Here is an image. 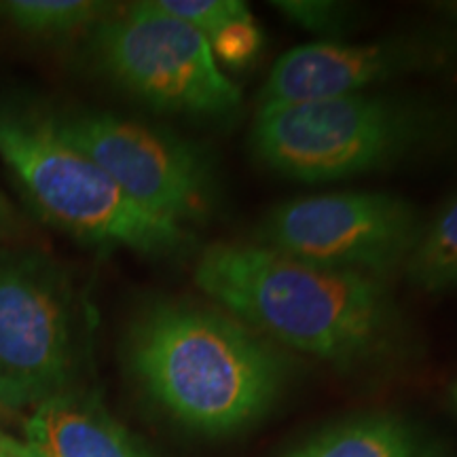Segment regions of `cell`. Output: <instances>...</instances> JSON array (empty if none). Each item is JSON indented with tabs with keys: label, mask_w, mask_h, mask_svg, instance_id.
<instances>
[{
	"label": "cell",
	"mask_w": 457,
	"mask_h": 457,
	"mask_svg": "<svg viewBox=\"0 0 457 457\" xmlns=\"http://www.w3.org/2000/svg\"><path fill=\"white\" fill-rule=\"evenodd\" d=\"M195 284L267 339L337 364L373 358L398 333L386 279L328 270L254 242L208 245Z\"/></svg>",
	"instance_id": "1"
},
{
	"label": "cell",
	"mask_w": 457,
	"mask_h": 457,
	"mask_svg": "<svg viewBox=\"0 0 457 457\" xmlns=\"http://www.w3.org/2000/svg\"><path fill=\"white\" fill-rule=\"evenodd\" d=\"M128 360L148 396L191 430L222 436L250 426L284 384V358L225 312L159 301L128 335Z\"/></svg>",
	"instance_id": "2"
},
{
	"label": "cell",
	"mask_w": 457,
	"mask_h": 457,
	"mask_svg": "<svg viewBox=\"0 0 457 457\" xmlns=\"http://www.w3.org/2000/svg\"><path fill=\"white\" fill-rule=\"evenodd\" d=\"M445 131L447 121L430 106L362 91L259 108L250 151L273 174L330 182L394 165Z\"/></svg>",
	"instance_id": "3"
},
{
	"label": "cell",
	"mask_w": 457,
	"mask_h": 457,
	"mask_svg": "<svg viewBox=\"0 0 457 457\" xmlns=\"http://www.w3.org/2000/svg\"><path fill=\"white\" fill-rule=\"evenodd\" d=\"M0 159L51 225L85 244L145 256H179L193 245L187 227L146 212L104 170L57 134L38 108H0Z\"/></svg>",
	"instance_id": "4"
},
{
	"label": "cell",
	"mask_w": 457,
	"mask_h": 457,
	"mask_svg": "<svg viewBox=\"0 0 457 457\" xmlns=\"http://www.w3.org/2000/svg\"><path fill=\"white\" fill-rule=\"evenodd\" d=\"M100 71L145 104L191 117H227L242 91L212 54L208 37L155 0L112 11L91 34Z\"/></svg>",
	"instance_id": "5"
},
{
	"label": "cell",
	"mask_w": 457,
	"mask_h": 457,
	"mask_svg": "<svg viewBox=\"0 0 457 457\" xmlns=\"http://www.w3.org/2000/svg\"><path fill=\"white\" fill-rule=\"evenodd\" d=\"M421 227L413 205L392 193H324L271 208L254 228V244L387 282L404 270Z\"/></svg>",
	"instance_id": "6"
},
{
	"label": "cell",
	"mask_w": 457,
	"mask_h": 457,
	"mask_svg": "<svg viewBox=\"0 0 457 457\" xmlns=\"http://www.w3.org/2000/svg\"><path fill=\"white\" fill-rule=\"evenodd\" d=\"M49 114L57 134L146 212L187 227L212 208V163L191 142L111 112Z\"/></svg>",
	"instance_id": "7"
},
{
	"label": "cell",
	"mask_w": 457,
	"mask_h": 457,
	"mask_svg": "<svg viewBox=\"0 0 457 457\" xmlns=\"http://www.w3.org/2000/svg\"><path fill=\"white\" fill-rule=\"evenodd\" d=\"M72 369L66 284L49 262H0V404L24 409L64 392Z\"/></svg>",
	"instance_id": "8"
},
{
	"label": "cell",
	"mask_w": 457,
	"mask_h": 457,
	"mask_svg": "<svg viewBox=\"0 0 457 457\" xmlns=\"http://www.w3.org/2000/svg\"><path fill=\"white\" fill-rule=\"evenodd\" d=\"M438 62L428 43L390 38L379 43H310L276 62L259 91V108L339 98L369 91L404 72Z\"/></svg>",
	"instance_id": "9"
},
{
	"label": "cell",
	"mask_w": 457,
	"mask_h": 457,
	"mask_svg": "<svg viewBox=\"0 0 457 457\" xmlns=\"http://www.w3.org/2000/svg\"><path fill=\"white\" fill-rule=\"evenodd\" d=\"M26 445L38 457H151L98 400L66 390L38 404Z\"/></svg>",
	"instance_id": "10"
},
{
	"label": "cell",
	"mask_w": 457,
	"mask_h": 457,
	"mask_svg": "<svg viewBox=\"0 0 457 457\" xmlns=\"http://www.w3.org/2000/svg\"><path fill=\"white\" fill-rule=\"evenodd\" d=\"M288 457H417V451L400 421L370 415L328 428Z\"/></svg>",
	"instance_id": "11"
},
{
	"label": "cell",
	"mask_w": 457,
	"mask_h": 457,
	"mask_svg": "<svg viewBox=\"0 0 457 457\" xmlns=\"http://www.w3.org/2000/svg\"><path fill=\"white\" fill-rule=\"evenodd\" d=\"M403 271L424 293L457 288V193L424 222Z\"/></svg>",
	"instance_id": "12"
},
{
	"label": "cell",
	"mask_w": 457,
	"mask_h": 457,
	"mask_svg": "<svg viewBox=\"0 0 457 457\" xmlns=\"http://www.w3.org/2000/svg\"><path fill=\"white\" fill-rule=\"evenodd\" d=\"M112 4L94 0H7L0 3V15L17 30L30 37L60 38L96 28L112 13Z\"/></svg>",
	"instance_id": "13"
},
{
	"label": "cell",
	"mask_w": 457,
	"mask_h": 457,
	"mask_svg": "<svg viewBox=\"0 0 457 457\" xmlns=\"http://www.w3.org/2000/svg\"><path fill=\"white\" fill-rule=\"evenodd\" d=\"M273 7L293 24L322 37H341L352 32L360 13L358 7L333 0H278Z\"/></svg>",
	"instance_id": "14"
},
{
	"label": "cell",
	"mask_w": 457,
	"mask_h": 457,
	"mask_svg": "<svg viewBox=\"0 0 457 457\" xmlns=\"http://www.w3.org/2000/svg\"><path fill=\"white\" fill-rule=\"evenodd\" d=\"M165 13L193 26L205 37H212L222 26L250 15L242 0H155Z\"/></svg>",
	"instance_id": "15"
},
{
	"label": "cell",
	"mask_w": 457,
	"mask_h": 457,
	"mask_svg": "<svg viewBox=\"0 0 457 457\" xmlns=\"http://www.w3.org/2000/svg\"><path fill=\"white\" fill-rule=\"evenodd\" d=\"M212 45V54L216 62L228 68H245L259 57L262 49V32L256 26L253 15H245L242 20L231 21L222 26L208 38Z\"/></svg>",
	"instance_id": "16"
},
{
	"label": "cell",
	"mask_w": 457,
	"mask_h": 457,
	"mask_svg": "<svg viewBox=\"0 0 457 457\" xmlns=\"http://www.w3.org/2000/svg\"><path fill=\"white\" fill-rule=\"evenodd\" d=\"M0 457H38L26 443L15 441L0 432Z\"/></svg>",
	"instance_id": "17"
},
{
	"label": "cell",
	"mask_w": 457,
	"mask_h": 457,
	"mask_svg": "<svg viewBox=\"0 0 457 457\" xmlns=\"http://www.w3.org/2000/svg\"><path fill=\"white\" fill-rule=\"evenodd\" d=\"M15 228V214L11 204L0 195V237H4Z\"/></svg>",
	"instance_id": "18"
},
{
	"label": "cell",
	"mask_w": 457,
	"mask_h": 457,
	"mask_svg": "<svg viewBox=\"0 0 457 457\" xmlns=\"http://www.w3.org/2000/svg\"><path fill=\"white\" fill-rule=\"evenodd\" d=\"M441 9L457 24V3H445V4H441Z\"/></svg>",
	"instance_id": "19"
},
{
	"label": "cell",
	"mask_w": 457,
	"mask_h": 457,
	"mask_svg": "<svg viewBox=\"0 0 457 457\" xmlns=\"http://www.w3.org/2000/svg\"><path fill=\"white\" fill-rule=\"evenodd\" d=\"M455 400H457V387H455Z\"/></svg>",
	"instance_id": "20"
}]
</instances>
